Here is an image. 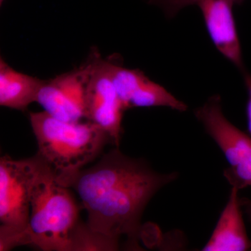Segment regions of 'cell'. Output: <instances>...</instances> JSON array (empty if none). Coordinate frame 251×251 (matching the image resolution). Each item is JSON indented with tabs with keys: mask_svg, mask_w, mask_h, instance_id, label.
Listing matches in <instances>:
<instances>
[{
	"mask_svg": "<svg viewBox=\"0 0 251 251\" xmlns=\"http://www.w3.org/2000/svg\"><path fill=\"white\" fill-rule=\"evenodd\" d=\"M177 176L176 173H157L142 160L129 158L117 148L95 166L56 176V179L76 191L91 228L118 240L126 237L128 249L138 250L145 207L161 188Z\"/></svg>",
	"mask_w": 251,
	"mask_h": 251,
	"instance_id": "1",
	"label": "cell"
},
{
	"mask_svg": "<svg viewBox=\"0 0 251 251\" xmlns=\"http://www.w3.org/2000/svg\"><path fill=\"white\" fill-rule=\"evenodd\" d=\"M29 120L39 148L36 154L56 176L80 171L111 141L103 128L90 121L64 122L45 111L30 112Z\"/></svg>",
	"mask_w": 251,
	"mask_h": 251,
	"instance_id": "2",
	"label": "cell"
},
{
	"mask_svg": "<svg viewBox=\"0 0 251 251\" xmlns=\"http://www.w3.org/2000/svg\"><path fill=\"white\" fill-rule=\"evenodd\" d=\"M44 162L33 186L27 232L30 245L44 251H70V236L79 221V206Z\"/></svg>",
	"mask_w": 251,
	"mask_h": 251,
	"instance_id": "3",
	"label": "cell"
},
{
	"mask_svg": "<svg viewBox=\"0 0 251 251\" xmlns=\"http://www.w3.org/2000/svg\"><path fill=\"white\" fill-rule=\"evenodd\" d=\"M195 115L228 162L224 175L229 184L239 190L251 186V137L225 117L221 97H210Z\"/></svg>",
	"mask_w": 251,
	"mask_h": 251,
	"instance_id": "4",
	"label": "cell"
},
{
	"mask_svg": "<svg viewBox=\"0 0 251 251\" xmlns=\"http://www.w3.org/2000/svg\"><path fill=\"white\" fill-rule=\"evenodd\" d=\"M44 161L37 154L27 159H0V228L27 234L31 191ZM29 235V234H28Z\"/></svg>",
	"mask_w": 251,
	"mask_h": 251,
	"instance_id": "5",
	"label": "cell"
},
{
	"mask_svg": "<svg viewBox=\"0 0 251 251\" xmlns=\"http://www.w3.org/2000/svg\"><path fill=\"white\" fill-rule=\"evenodd\" d=\"M94 57L71 72L45 80L36 102L51 116L68 122L85 118L87 84L94 67Z\"/></svg>",
	"mask_w": 251,
	"mask_h": 251,
	"instance_id": "6",
	"label": "cell"
},
{
	"mask_svg": "<svg viewBox=\"0 0 251 251\" xmlns=\"http://www.w3.org/2000/svg\"><path fill=\"white\" fill-rule=\"evenodd\" d=\"M110 65L111 62L94 57L86 91L85 118L103 128L119 148L125 109L112 83Z\"/></svg>",
	"mask_w": 251,
	"mask_h": 251,
	"instance_id": "7",
	"label": "cell"
},
{
	"mask_svg": "<svg viewBox=\"0 0 251 251\" xmlns=\"http://www.w3.org/2000/svg\"><path fill=\"white\" fill-rule=\"evenodd\" d=\"M234 0H199L206 29L216 49L244 72L242 49L233 14Z\"/></svg>",
	"mask_w": 251,
	"mask_h": 251,
	"instance_id": "8",
	"label": "cell"
},
{
	"mask_svg": "<svg viewBox=\"0 0 251 251\" xmlns=\"http://www.w3.org/2000/svg\"><path fill=\"white\" fill-rule=\"evenodd\" d=\"M239 189L232 187L227 204L203 251H244L251 249L243 219Z\"/></svg>",
	"mask_w": 251,
	"mask_h": 251,
	"instance_id": "9",
	"label": "cell"
},
{
	"mask_svg": "<svg viewBox=\"0 0 251 251\" xmlns=\"http://www.w3.org/2000/svg\"><path fill=\"white\" fill-rule=\"evenodd\" d=\"M45 80L18 72L0 58V105L25 110L36 102Z\"/></svg>",
	"mask_w": 251,
	"mask_h": 251,
	"instance_id": "10",
	"label": "cell"
},
{
	"mask_svg": "<svg viewBox=\"0 0 251 251\" xmlns=\"http://www.w3.org/2000/svg\"><path fill=\"white\" fill-rule=\"evenodd\" d=\"M125 110L133 108L168 107L185 111L186 104L178 100L164 87L150 80L143 72H140L132 81L124 99Z\"/></svg>",
	"mask_w": 251,
	"mask_h": 251,
	"instance_id": "11",
	"label": "cell"
},
{
	"mask_svg": "<svg viewBox=\"0 0 251 251\" xmlns=\"http://www.w3.org/2000/svg\"><path fill=\"white\" fill-rule=\"evenodd\" d=\"M119 249L120 240L94 230L80 221L71 234L70 251H114Z\"/></svg>",
	"mask_w": 251,
	"mask_h": 251,
	"instance_id": "12",
	"label": "cell"
},
{
	"mask_svg": "<svg viewBox=\"0 0 251 251\" xmlns=\"http://www.w3.org/2000/svg\"><path fill=\"white\" fill-rule=\"evenodd\" d=\"M199 0H149L151 5L158 6L163 10L168 18L176 16L181 10L191 5L197 4ZM236 4L242 2L244 0H234Z\"/></svg>",
	"mask_w": 251,
	"mask_h": 251,
	"instance_id": "13",
	"label": "cell"
},
{
	"mask_svg": "<svg viewBox=\"0 0 251 251\" xmlns=\"http://www.w3.org/2000/svg\"><path fill=\"white\" fill-rule=\"evenodd\" d=\"M244 80H245V83L248 90V95H249L247 105L248 130H249L251 137V75L246 72H244Z\"/></svg>",
	"mask_w": 251,
	"mask_h": 251,
	"instance_id": "14",
	"label": "cell"
},
{
	"mask_svg": "<svg viewBox=\"0 0 251 251\" xmlns=\"http://www.w3.org/2000/svg\"><path fill=\"white\" fill-rule=\"evenodd\" d=\"M241 204L242 207L244 208L248 216L251 221V201L247 198H242L241 199Z\"/></svg>",
	"mask_w": 251,
	"mask_h": 251,
	"instance_id": "15",
	"label": "cell"
},
{
	"mask_svg": "<svg viewBox=\"0 0 251 251\" xmlns=\"http://www.w3.org/2000/svg\"><path fill=\"white\" fill-rule=\"evenodd\" d=\"M4 0H0V4H2L3 1H4Z\"/></svg>",
	"mask_w": 251,
	"mask_h": 251,
	"instance_id": "16",
	"label": "cell"
}]
</instances>
